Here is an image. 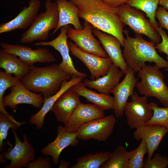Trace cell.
Listing matches in <instances>:
<instances>
[{
	"instance_id": "2",
	"label": "cell",
	"mask_w": 168,
	"mask_h": 168,
	"mask_svg": "<svg viewBox=\"0 0 168 168\" xmlns=\"http://www.w3.org/2000/svg\"><path fill=\"white\" fill-rule=\"evenodd\" d=\"M72 76L56 64L42 67L33 65L30 66L29 72L21 81L29 90L41 93L46 98L55 94L63 83L69 80Z\"/></svg>"
},
{
	"instance_id": "7",
	"label": "cell",
	"mask_w": 168,
	"mask_h": 168,
	"mask_svg": "<svg viewBox=\"0 0 168 168\" xmlns=\"http://www.w3.org/2000/svg\"><path fill=\"white\" fill-rule=\"evenodd\" d=\"M124 110L127 124L131 128H137L145 124L152 117L153 110L147 97L140 96L135 91Z\"/></svg>"
},
{
	"instance_id": "30",
	"label": "cell",
	"mask_w": 168,
	"mask_h": 168,
	"mask_svg": "<svg viewBox=\"0 0 168 168\" xmlns=\"http://www.w3.org/2000/svg\"><path fill=\"white\" fill-rule=\"evenodd\" d=\"M21 78L15 76L4 70L0 71V112L3 113L11 118L13 117L6 110L2 104L3 96L5 91L9 88L15 85L21 80Z\"/></svg>"
},
{
	"instance_id": "16",
	"label": "cell",
	"mask_w": 168,
	"mask_h": 168,
	"mask_svg": "<svg viewBox=\"0 0 168 168\" xmlns=\"http://www.w3.org/2000/svg\"><path fill=\"white\" fill-rule=\"evenodd\" d=\"M104 117V110L98 106L94 104L81 102L64 126L66 131L77 133L83 124Z\"/></svg>"
},
{
	"instance_id": "5",
	"label": "cell",
	"mask_w": 168,
	"mask_h": 168,
	"mask_svg": "<svg viewBox=\"0 0 168 168\" xmlns=\"http://www.w3.org/2000/svg\"><path fill=\"white\" fill-rule=\"evenodd\" d=\"M140 81L136 87L139 93L158 99L165 107L168 106V86L162 72L155 66L146 65L138 72Z\"/></svg>"
},
{
	"instance_id": "33",
	"label": "cell",
	"mask_w": 168,
	"mask_h": 168,
	"mask_svg": "<svg viewBox=\"0 0 168 168\" xmlns=\"http://www.w3.org/2000/svg\"><path fill=\"white\" fill-rule=\"evenodd\" d=\"M148 152L147 147L145 142L141 140L140 144L137 148L130 151L128 168H144L143 157Z\"/></svg>"
},
{
	"instance_id": "31",
	"label": "cell",
	"mask_w": 168,
	"mask_h": 168,
	"mask_svg": "<svg viewBox=\"0 0 168 168\" xmlns=\"http://www.w3.org/2000/svg\"><path fill=\"white\" fill-rule=\"evenodd\" d=\"M25 122H18L10 118L3 113L0 114V147L2 150L4 147L3 141H7L6 138L10 128L16 130L22 124L26 123Z\"/></svg>"
},
{
	"instance_id": "17",
	"label": "cell",
	"mask_w": 168,
	"mask_h": 168,
	"mask_svg": "<svg viewBox=\"0 0 168 168\" xmlns=\"http://www.w3.org/2000/svg\"><path fill=\"white\" fill-rule=\"evenodd\" d=\"M79 95L71 87L56 100L50 111L54 114L57 120L66 124L81 102Z\"/></svg>"
},
{
	"instance_id": "11",
	"label": "cell",
	"mask_w": 168,
	"mask_h": 168,
	"mask_svg": "<svg viewBox=\"0 0 168 168\" xmlns=\"http://www.w3.org/2000/svg\"><path fill=\"white\" fill-rule=\"evenodd\" d=\"M0 44L2 49L17 56L29 66L34 65L36 63H51L56 61L53 55L46 48L33 49L29 46L19 44L1 42Z\"/></svg>"
},
{
	"instance_id": "39",
	"label": "cell",
	"mask_w": 168,
	"mask_h": 168,
	"mask_svg": "<svg viewBox=\"0 0 168 168\" xmlns=\"http://www.w3.org/2000/svg\"><path fill=\"white\" fill-rule=\"evenodd\" d=\"M69 165L70 163L69 162L62 159L61 160L60 163L58 167L67 168L69 167Z\"/></svg>"
},
{
	"instance_id": "28",
	"label": "cell",
	"mask_w": 168,
	"mask_h": 168,
	"mask_svg": "<svg viewBox=\"0 0 168 168\" xmlns=\"http://www.w3.org/2000/svg\"><path fill=\"white\" fill-rule=\"evenodd\" d=\"M130 151L123 146L116 147L111 153L109 160L104 163L101 168H128Z\"/></svg>"
},
{
	"instance_id": "35",
	"label": "cell",
	"mask_w": 168,
	"mask_h": 168,
	"mask_svg": "<svg viewBox=\"0 0 168 168\" xmlns=\"http://www.w3.org/2000/svg\"><path fill=\"white\" fill-rule=\"evenodd\" d=\"M162 39L161 42L156 45V48L160 53H164L167 55L168 60V36L162 28L159 26L155 28Z\"/></svg>"
},
{
	"instance_id": "6",
	"label": "cell",
	"mask_w": 168,
	"mask_h": 168,
	"mask_svg": "<svg viewBox=\"0 0 168 168\" xmlns=\"http://www.w3.org/2000/svg\"><path fill=\"white\" fill-rule=\"evenodd\" d=\"M118 8L119 16L125 26H128L136 34L146 36L155 44L161 42V38L160 34L146 18L142 11L127 3Z\"/></svg>"
},
{
	"instance_id": "8",
	"label": "cell",
	"mask_w": 168,
	"mask_h": 168,
	"mask_svg": "<svg viewBox=\"0 0 168 168\" xmlns=\"http://www.w3.org/2000/svg\"><path fill=\"white\" fill-rule=\"evenodd\" d=\"M116 121L112 115L92 120L80 127L77 137L85 141L93 139L105 142L113 132Z\"/></svg>"
},
{
	"instance_id": "21",
	"label": "cell",
	"mask_w": 168,
	"mask_h": 168,
	"mask_svg": "<svg viewBox=\"0 0 168 168\" xmlns=\"http://www.w3.org/2000/svg\"><path fill=\"white\" fill-rule=\"evenodd\" d=\"M168 130L164 127L157 125L145 124L136 129L133 136L137 141L143 140L148 148V157L151 159Z\"/></svg>"
},
{
	"instance_id": "18",
	"label": "cell",
	"mask_w": 168,
	"mask_h": 168,
	"mask_svg": "<svg viewBox=\"0 0 168 168\" xmlns=\"http://www.w3.org/2000/svg\"><path fill=\"white\" fill-rule=\"evenodd\" d=\"M28 7H24L18 14L12 20L0 25V34L29 27L40 7V0H30Z\"/></svg>"
},
{
	"instance_id": "36",
	"label": "cell",
	"mask_w": 168,
	"mask_h": 168,
	"mask_svg": "<svg viewBox=\"0 0 168 168\" xmlns=\"http://www.w3.org/2000/svg\"><path fill=\"white\" fill-rule=\"evenodd\" d=\"M156 18L158 21L159 26L168 31V12L162 6L158 8L156 13Z\"/></svg>"
},
{
	"instance_id": "20",
	"label": "cell",
	"mask_w": 168,
	"mask_h": 168,
	"mask_svg": "<svg viewBox=\"0 0 168 168\" xmlns=\"http://www.w3.org/2000/svg\"><path fill=\"white\" fill-rule=\"evenodd\" d=\"M93 33L99 39L113 64L125 74L128 68L121 49V43L115 37L94 28Z\"/></svg>"
},
{
	"instance_id": "24",
	"label": "cell",
	"mask_w": 168,
	"mask_h": 168,
	"mask_svg": "<svg viewBox=\"0 0 168 168\" xmlns=\"http://www.w3.org/2000/svg\"><path fill=\"white\" fill-rule=\"evenodd\" d=\"M59 18L57 26L54 30L55 34L63 26L71 25L77 30L82 29L83 26L80 23L79 18L78 7L69 0H56Z\"/></svg>"
},
{
	"instance_id": "22",
	"label": "cell",
	"mask_w": 168,
	"mask_h": 168,
	"mask_svg": "<svg viewBox=\"0 0 168 168\" xmlns=\"http://www.w3.org/2000/svg\"><path fill=\"white\" fill-rule=\"evenodd\" d=\"M119 69V67L113 63L110 66L106 75L96 80L84 79L83 84L86 87L95 89L100 93L105 94L112 93L124 74Z\"/></svg>"
},
{
	"instance_id": "13",
	"label": "cell",
	"mask_w": 168,
	"mask_h": 168,
	"mask_svg": "<svg viewBox=\"0 0 168 168\" xmlns=\"http://www.w3.org/2000/svg\"><path fill=\"white\" fill-rule=\"evenodd\" d=\"M68 25H66L62 27L60 29V34L53 40L37 42L34 45L36 46H50L53 47L59 52L62 57V61L59 65L63 70L72 75L84 78L87 77L86 74L80 72L76 69L70 55L68 44Z\"/></svg>"
},
{
	"instance_id": "19",
	"label": "cell",
	"mask_w": 168,
	"mask_h": 168,
	"mask_svg": "<svg viewBox=\"0 0 168 168\" xmlns=\"http://www.w3.org/2000/svg\"><path fill=\"white\" fill-rule=\"evenodd\" d=\"M79 142L77 133L68 132L64 126L59 125L58 127L57 135L56 138L42 148L41 152L46 156H51L53 163L56 165L58 163L62 151L69 146H76Z\"/></svg>"
},
{
	"instance_id": "25",
	"label": "cell",
	"mask_w": 168,
	"mask_h": 168,
	"mask_svg": "<svg viewBox=\"0 0 168 168\" xmlns=\"http://www.w3.org/2000/svg\"><path fill=\"white\" fill-rule=\"evenodd\" d=\"M0 67L7 73L21 78L29 72L30 66L15 54L2 48L0 50Z\"/></svg>"
},
{
	"instance_id": "37",
	"label": "cell",
	"mask_w": 168,
	"mask_h": 168,
	"mask_svg": "<svg viewBox=\"0 0 168 168\" xmlns=\"http://www.w3.org/2000/svg\"><path fill=\"white\" fill-rule=\"evenodd\" d=\"M52 167L50 158L40 156L38 159L30 162L27 166L28 168H50Z\"/></svg>"
},
{
	"instance_id": "3",
	"label": "cell",
	"mask_w": 168,
	"mask_h": 168,
	"mask_svg": "<svg viewBox=\"0 0 168 168\" xmlns=\"http://www.w3.org/2000/svg\"><path fill=\"white\" fill-rule=\"evenodd\" d=\"M126 36L123 55L128 67L135 73L146 65V63L153 62L158 69L168 68V61L157 53L155 44L144 40L141 35L136 34L134 37L128 35L127 30L124 31Z\"/></svg>"
},
{
	"instance_id": "32",
	"label": "cell",
	"mask_w": 168,
	"mask_h": 168,
	"mask_svg": "<svg viewBox=\"0 0 168 168\" xmlns=\"http://www.w3.org/2000/svg\"><path fill=\"white\" fill-rule=\"evenodd\" d=\"M153 114L146 125H157L163 126L168 130V106L161 107L157 103L151 102Z\"/></svg>"
},
{
	"instance_id": "14",
	"label": "cell",
	"mask_w": 168,
	"mask_h": 168,
	"mask_svg": "<svg viewBox=\"0 0 168 168\" xmlns=\"http://www.w3.org/2000/svg\"><path fill=\"white\" fill-rule=\"evenodd\" d=\"M10 93L4 96L2 101L3 106H8L16 112L17 105L22 104L32 105L41 108L44 101V98L28 89L21 80L10 88Z\"/></svg>"
},
{
	"instance_id": "1",
	"label": "cell",
	"mask_w": 168,
	"mask_h": 168,
	"mask_svg": "<svg viewBox=\"0 0 168 168\" xmlns=\"http://www.w3.org/2000/svg\"><path fill=\"white\" fill-rule=\"evenodd\" d=\"M78 7L79 17L95 28L117 38L123 47L125 25L118 13V8L112 7L103 0H69Z\"/></svg>"
},
{
	"instance_id": "27",
	"label": "cell",
	"mask_w": 168,
	"mask_h": 168,
	"mask_svg": "<svg viewBox=\"0 0 168 168\" xmlns=\"http://www.w3.org/2000/svg\"><path fill=\"white\" fill-rule=\"evenodd\" d=\"M111 153L101 151L95 153H88L76 159L77 163L71 168H99L109 160Z\"/></svg>"
},
{
	"instance_id": "15",
	"label": "cell",
	"mask_w": 168,
	"mask_h": 168,
	"mask_svg": "<svg viewBox=\"0 0 168 168\" xmlns=\"http://www.w3.org/2000/svg\"><path fill=\"white\" fill-rule=\"evenodd\" d=\"M135 72L128 67L124 78L112 91L114 95L113 110L116 118L122 116L125 106L130 96L133 94L138 78H136Z\"/></svg>"
},
{
	"instance_id": "29",
	"label": "cell",
	"mask_w": 168,
	"mask_h": 168,
	"mask_svg": "<svg viewBox=\"0 0 168 168\" xmlns=\"http://www.w3.org/2000/svg\"><path fill=\"white\" fill-rule=\"evenodd\" d=\"M160 0H130L127 4L144 12L152 25L155 28L159 26L156 20V13Z\"/></svg>"
},
{
	"instance_id": "9",
	"label": "cell",
	"mask_w": 168,
	"mask_h": 168,
	"mask_svg": "<svg viewBox=\"0 0 168 168\" xmlns=\"http://www.w3.org/2000/svg\"><path fill=\"white\" fill-rule=\"evenodd\" d=\"M83 26L82 29L77 30L68 25L67 32L68 38L82 51L102 58L108 57L106 52L100 46V42L92 34L94 27L87 21L83 23Z\"/></svg>"
},
{
	"instance_id": "38",
	"label": "cell",
	"mask_w": 168,
	"mask_h": 168,
	"mask_svg": "<svg viewBox=\"0 0 168 168\" xmlns=\"http://www.w3.org/2000/svg\"><path fill=\"white\" fill-rule=\"evenodd\" d=\"M109 5L114 7L118 8L120 6L126 4L130 0H103Z\"/></svg>"
},
{
	"instance_id": "40",
	"label": "cell",
	"mask_w": 168,
	"mask_h": 168,
	"mask_svg": "<svg viewBox=\"0 0 168 168\" xmlns=\"http://www.w3.org/2000/svg\"><path fill=\"white\" fill-rule=\"evenodd\" d=\"M159 4L166 10H168V0H160Z\"/></svg>"
},
{
	"instance_id": "10",
	"label": "cell",
	"mask_w": 168,
	"mask_h": 168,
	"mask_svg": "<svg viewBox=\"0 0 168 168\" xmlns=\"http://www.w3.org/2000/svg\"><path fill=\"white\" fill-rule=\"evenodd\" d=\"M15 140L14 147L10 151L0 156L1 162L10 160V164L6 166L7 168L27 167L28 165L35 160V151L30 143L26 135H23V141L18 137L15 130H12Z\"/></svg>"
},
{
	"instance_id": "34",
	"label": "cell",
	"mask_w": 168,
	"mask_h": 168,
	"mask_svg": "<svg viewBox=\"0 0 168 168\" xmlns=\"http://www.w3.org/2000/svg\"><path fill=\"white\" fill-rule=\"evenodd\" d=\"M168 166V157L159 153L155 154L151 159L147 157L144 161V168H165Z\"/></svg>"
},
{
	"instance_id": "23",
	"label": "cell",
	"mask_w": 168,
	"mask_h": 168,
	"mask_svg": "<svg viewBox=\"0 0 168 168\" xmlns=\"http://www.w3.org/2000/svg\"><path fill=\"white\" fill-rule=\"evenodd\" d=\"M84 78L72 75L69 81L63 82L59 90L54 95L44 98L43 104L40 110L36 114L30 117L29 122L31 124L35 125L38 129H41L44 123L45 115L50 110L55 101L64 92L73 85L82 82Z\"/></svg>"
},
{
	"instance_id": "4",
	"label": "cell",
	"mask_w": 168,
	"mask_h": 168,
	"mask_svg": "<svg viewBox=\"0 0 168 168\" xmlns=\"http://www.w3.org/2000/svg\"><path fill=\"white\" fill-rule=\"evenodd\" d=\"M45 11L37 14L29 28L22 35L20 42L31 43L35 41H45L50 30L57 27L59 15L56 2L46 0Z\"/></svg>"
},
{
	"instance_id": "26",
	"label": "cell",
	"mask_w": 168,
	"mask_h": 168,
	"mask_svg": "<svg viewBox=\"0 0 168 168\" xmlns=\"http://www.w3.org/2000/svg\"><path fill=\"white\" fill-rule=\"evenodd\" d=\"M86 87L82 82L72 86L80 96L84 97L87 101L93 103L104 111L113 109V97L109 94L97 93Z\"/></svg>"
},
{
	"instance_id": "12",
	"label": "cell",
	"mask_w": 168,
	"mask_h": 168,
	"mask_svg": "<svg viewBox=\"0 0 168 168\" xmlns=\"http://www.w3.org/2000/svg\"><path fill=\"white\" fill-rule=\"evenodd\" d=\"M68 44L71 54L82 61L89 71L90 80L97 79L107 74L110 66L113 63L109 57L103 58L85 52L70 41H68Z\"/></svg>"
}]
</instances>
